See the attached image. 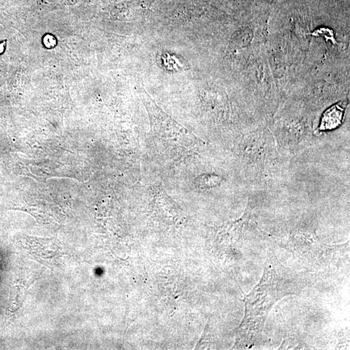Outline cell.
<instances>
[{
	"label": "cell",
	"mask_w": 350,
	"mask_h": 350,
	"mask_svg": "<svg viewBox=\"0 0 350 350\" xmlns=\"http://www.w3.org/2000/svg\"><path fill=\"white\" fill-rule=\"evenodd\" d=\"M301 280L297 273L278 262L273 251H269L264 277L245 299V315L239 337L245 347L258 344L272 307L285 296L301 290Z\"/></svg>",
	"instance_id": "cell-1"
},
{
	"label": "cell",
	"mask_w": 350,
	"mask_h": 350,
	"mask_svg": "<svg viewBox=\"0 0 350 350\" xmlns=\"http://www.w3.org/2000/svg\"><path fill=\"white\" fill-rule=\"evenodd\" d=\"M343 114L344 108L342 106L339 105L332 106L324 114L320 129L324 130L336 129L342 123Z\"/></svg>",
	"instance_id": "cell-3"
},
{
	"label": "cell",
	"mask_w": 350,
	"mask_h": 350,
	"mask_svg": "<svg viewBox=\"0 0 350 350\" xmlns=\"http://www.w3.org/2000/svg\"><path fill=\"white\" fill-rule=\"evenodd\" d=\"M140 95L149 114L151 130L154 136L170 146L190 150L195 137L158 107L143 88Z\"/></svg>",
	"instance_id": "cell-2"
},
{
	"label": "cell",
	"mask_w": 350,
	"mask_h": 350,
	"mask_svg": "<svg viewBox=\"0 0 350 350\" xmlns=\"http://www.w3.org/2000/svg\"><path fill=\"white\" fill-rule=\"evenodd\" d=\"M6 42H7V40H2L1 42H0V55H1V54H3L5 51L6 47Z\"/></svg>",
	"instance_id": "cell-4"
}]
</instances>
